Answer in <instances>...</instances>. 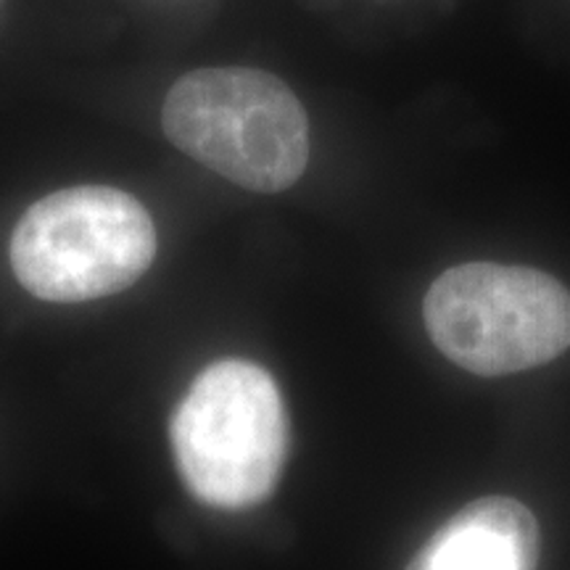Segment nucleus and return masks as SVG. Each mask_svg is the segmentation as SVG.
<instances>
[{
    "label": "nucleus",
    "instance_id": "obj_1",
    "mask_svg": "<svg viewBox=\"0 0 570 570\" xmlns=\"http://www.w3.org/2000/svg\"><path fill=\"white\" fill-rule=\"evenodd\" d=\"M161 125L183 154L256 194L291 188L309 164L302 104L262 69L190 71L167 92Z\"/></svg>",
    "mask_w": 570,
    "mask_h": 570
},
{
    "label": "nucleus",
    "instance_id": "obj_2",
    "mask_svg": "<svg viewBox=\"0 0 570 570\" xmlns=\"http://www.w3.org/2000/svg\"><path fill=\"white\" fill-rule=\"evenodd\" d=\"M169 441L190 494L219 510L265 502L288 458V417L275 377L246 360L196 375L169 420Z\"/></svg>",
    "mask_w": 570,
    "mask_h": 570
},
{
    "label": "nucleus",
    "instance_id": "obj_3",
    "mask_svg": "<svg viewBox=\"0 0 570 570\" xmlns=\"http://www.w3.org/2000/svg\"><path fill=\"white\" fill-rule=\"evenodd\" d=\"M156 256V227L138 198L106 185L56 190L11 235L17 281L42 302H92L130 288Z\"/></svg>",
    "mask_w": 570,
    "mask_h": 570
},
{
    "label": "nucleus",
    "instance_id": "obj_4",
    "mask_svg": "<svg viewBox=\"0 0 570 570\" xmlns=\"http://www.w3.org/2000/svg\"><path fill=\"white\" fill-rule=\"evenodd\" d=\"M423 320L454 365L483 377L510 375L570 346V291L531 267L468 262L433 281Z\"/></svg>",
    "mask_w": 570,
    "mask_h": 570
},
{
    "label": "nucleus",
    "instance_id": "obj_5",
    "mask_svg": "<svg viewBox=\"0 0 570 570\" xmlns=\"http://www.w3.org/2000/svg\"><path fill=\"white\" fill-rule=\"evenodd\" d=\"M541 531L510 497H481L454 512L420 547L407 570H537Z\"/></svg>",
    "mask_w": 570,
    "mask_h": 570
}]
</instances>
